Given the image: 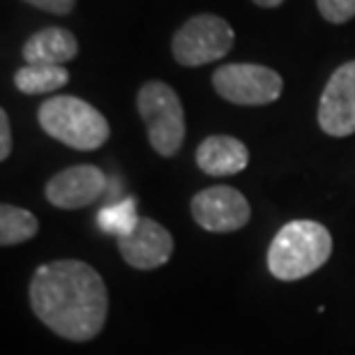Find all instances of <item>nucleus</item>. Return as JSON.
<instances>
[{
    "label": "nucleus",
    "instance_id": "nucleus-2",
    "mask_svg": "<svg viewBox=\"0 0 355 355\" xmlns=\"http://www.w3.org/2000/svg\"><path fill=\"white\" fill-rule=\"evenodd\" d=\"M330 254V231L311 219H295L282 226L270 243L268 270L279 282H297L323 268Z\"/></svg>",
    "mask_w": 355,
    "mask_h": 355
},
{
    "label": "nucleus",
    "instance_id": "nucleus-5",
    "mask_svg": "<svg viewBox=\"0 0 355 355\" xmlns=\"http://www.w3.org/2000/svg\"><path fill=\"white\" fill-rule=\"evenodd\" d=\"M236 44V33L217 14H196L173 35L171 51L182 67H201L224 58Z\"/></svg>",
    "mask_w": 355,
    "mask_h": 355
},
{
    "label": "nucleus",
    "instance_id": "nucleus-17",
    "mask_svg": "<svg viewBox=\"0 0 355 355\" xmlns=\"http://www.w3.org/2000/svg\"><path fill=\"white\" fill-rule=\"evenodd\" d=\"M26 3L51 14H69L76 7V0H26Z\"/></svg>",
    "mask_w": 355,
    "mask_h": 355
},
{
    "label": "nucleus",
    "instance_id": "nucleus-15",
    "mask_svg": "<svg viewBox=\"0 0 355 355\" xmlns=\"http://www.w3.org/2000/svg\"><path fill=\"white\" fill-rule=\"evenodd\" d=\"M137 222H139V215H137V198L134 196H127L123 201L106 205L97 215L99 229L116 238L127 236V233L137 226Z\"/></svg>",
    "mask_w": 355,
    "mask_h": 355
},
{
    "label": "nucleus",
    "instance_id": "nucleus-10",
    "mask_svg": "<svg viewBox=\"0 0 355 355\" xmlns=\"http://www.w3.org/2000/svg\"><path fill=\"white\" fill-rule=\"evenodd\" d=\"M173 236L159 222L150 217H139L137 226L118 238L120 257L127 266L137 270H155L162 268L173 254Z\"/></svg>",
    "mask_w": 355,
    "mask_h": 355
},
{
    "label": "nucleus",
    "instance_id": "nucleus-14",
    "mask_svg": "<svg viewBox=\"0 0 355 355\" xmlns=\"http://www.w3.org/2000/svg\"><path fill=\"white\" fill-rule=\"evenodd\" d=\"M37 231H40V222L33 212L10 203L0 205V245L3 247L28 243V240L37 236Z\"/></svg>",
    "mask_w": 355,
    "mask_h": 355
},
{
    "label": "nucleus",
    "instance_id": "nucleus-4",
    "mask_svg": "<svg viewBox=\"0 0 355 355\" xmlns=\"http://www.w3.org/2000/svg\"><path fill=\"white\" fill-rule=\"evenodd\" d=\"M137 109L146 123L148 141L162 157H173L184 141V111L178 92L164 81H148L137 95Z\"/></svg>",
    "mask_w": 355,
    "mask_h": 355
},
{
    "label": "nucleus",
    "instance_id": "nucleus-18",
    "mask_svg": "<svg viewBox=\"0 0 355 355\" xmlns=\"http://www.w3.org/2000/svg\"><path fill=\"white\" fill-rule=\"evenodd\" d=\"M12 153V130H10V116L5 109H0V159H7Z\"/></svg>",
    "mask_w": 355,
    "mask_h": 355
},
{
    "label": "nucleus",
    "instance_id": "nucleus-6",
    "mask_svg": "<svg viewBox=\"0 0 355 355\" xmlns=\"http://www.w3.org/2000/svg\"><path fill=\"white\" fill-rule=\"evenodd\" d=\"M212 86L217 95L238 106H266L282 97V76L266 65L254 62H231L212 74Z\"/></svg>",
    "mask_w": 355,
    "mask_h": 355
},
{
    "label": "nucleus",
    "instance_id": "nucleus-3",
    "mask_svg": "<svg viewBox=\"0 0 355 355\" xmlns=\"http://www.w3.org/2000/svg\"><path fill=\"white\" fill-rule=\"evenodd\" d=\"M40 125L51 139L74 150H97L111 137L102 111L74 95L49 97L40 106Z\"/></svg>",
    "mask_w": 355,
    "mask_h": 355
},
{
    "label": "nucleus",
    "instance_id": "nucleus-9",
    "mask_svg": "<svg viewBox=\"0 0 355 355\" xmlns=\"http://www.w3.org/2000/svg\"><path fill=\"white\" fill-rule=\"evenodd\" d=\"M106 189V175L99 166L76 164L55 173L46 182L44 196L53 208L79 210L92 205Z\"/></svg>",
    "mask_w": 355,
    "mask_h": 355
},
{
    "label": "nucleus",
    "instance_id": "nucleus-8",
    "mask_svg": "<svg viewBox=\"0 0 355 355\" xmlns=\"http://www.w3.org/2000/svg\"><path fill=\"white\" fill-rule=\"evenodd\" d=\"M318 125L337 139L355 134V60L337 67L323 88L318 99Z\"/></svg>",
    "mask_w": 355,
    "mask_h": 355
},
{
    "label": "nucleus",
    "instance_id": "nucleus-12",
    "mask_svg": "<svg viewBox=\"0 0 355 355\" xmlns=\"http://www.w3.org/2000/svg\"><path fill=\"white\" fill-rule=\"evenodd\" d=\"M79 55V42L74 33L60 26L42 28L28 37L24 44V60L26 65H60L74 60Z\"/></svg>",
    "mask_w": 355,
    "mask_h": 355
},
{
    "label": "nucleus",
    "instance_id": "nucleus-11",
    "mask_svg": "<svg viewBox=\"0 0 355 355\" xmlns=\"http://www.w3.org/2000/svg\"><path fill=\"white\" fill-rule=\"evenodd\" d=\"M196 164L203 173L224 178L245 171L250 164V150L240 139L229 134H212L196 148Z\"/></svg>",
    "mask_w": 355,
    "mask_h": 355
},
{
    "label": "nucleus",
    "instance_id": "nucleus-7",
    "mask_svg": "<svg viewBox=\"0 0 355 355\" xmlns=\"http://www.w3.org/2000/svg\"><path fill=\"white\" fill-rule=\"evenodd\" d=\"M191 217L208 233H233L250 224L252 208L236 187H205L191 198Z\"/></svg>",
    "mask_w": 355,
    "mask_h": 355
},
{
    "label": "nucleus",
    "instance_id": "nucleus-13",
    "mask_svg": "<svg viewBox=\"0 0 355 355\" xmlns=\"http://www.w3.org/2000/svg\"><path fill=\"white\" fill-rule=\"evenodd\" d=\"M69 72L60 65H24L14 74V86L24 95H46L65 88Z\"/></svg>",
    "mask_w": 355,
    "mask_h": 355
},
{
    "label": "nucleus",
    "instance_id": "nucleus-16",
    "mask_svg": "<svg viewBox=\"0 0 355 355\" xmlns=\"http://www.w3.org/2000/svg\"><path fill=\"white\" fill-rule=\"evenodd\" d=\"M321 17L330 24H349L355 17V0H316Z\"/></svg>",
    "mask_w": 355,
    "mask_h": 355
},
{
    "label": "nucleus",
    "instance_id": "nucleus-19",
    "mask_svg": "<svg viewBox=\"0 0 355 355\" xmlns=\"http://www.w3.org/2000/svg\"><path fill=\"white\" fill-rule=\"evenodd\" d=\"M259 7H279L284 0H254Z\"/></svg>",
    "mask_w": 355,
    "mask_h": 355
},
{
    "label": "nucleus",
    "instance_id": "nucleus-1",
    "mask_svg": "<svg viewBox=\"0 0 355 355\" xmlns=\"http://www.w3.org/2000/svg\"><path fill=\"white\" fill-rule=\"evenodd\" d=\"M28 295L35 316L67 342L95 339L109 316V291L102 275L76 259L42 263Z\"/></svg>",
    "mask_w": 355,
    "mask_h": 355
}]
</instances>
